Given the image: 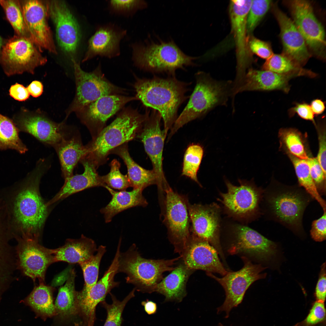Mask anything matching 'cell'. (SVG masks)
<instances>
[{
  "mask_svg": "<svg viewBox=\"0 0 326 326\" xmlns=\"http://www.w3.org/2000/svg\"><path fill=\"white\" fill-rule=\"evenodd\" d=\"M130 47L135 66L152 73L174 76L177 70L196 65V58L185 54L172 40L157 42L147 40L133 43Z\"/></svg>",
  "mask_w": 326,
  "mask_h": 326,
  "instance_id": "obj_5",
  "label": "cell"
},
{
  "mask_svg": "<svg viewBox=\"0 0 326 326\" xmlns=\"http://www.w3.org/2000/svg\"><path fill=\"white\" fill-rule=\"evenodd\" d=\"M19 130L13 121L0 114V150L12 149L22 154L28 149L19 137Z\"/></svg>",
  "mask_w": 326,
  "mask_h": 326,
  "instance_id": "obj_37",
  "label": "cell"
},
{
  "mask_svg": "<svg viewBox=\"0 0 326 326\" xmlns=\"http://www.w3.org/2000/svg\"><path fill=\"white\" fill-rule=\"evenodd\" d=\"M136 290L134 288L122 301L118 300L114 295L110 292L112 303L109 304L105 300L100 303L107 312V318L104 326H121L124 308L128 302L135 296Z\"/></svg>",
  "mask_w": 326,
  "mask_h": 326,
  "instance_id": "obj_42",
  "label": "cell"
},
{
  "mask_svg": "<svg viewBox=\"0 0 326 326\" xmlns=\"http://www.w3.org/2000/svg\"><path fill=\"white\" fill-rule=\"evenodd\" d=\"M149 114L148 110L142 114L130 107L124 108L96 138L85 145L86 155L97 168L104 164L113 149L137 138Z\"/></svg>",
  "mask_w": 326,
  "mask_h": 326,
  "instance_id": "obj_4",
  "label": "cell"
},
{
  "mask_svg": "<svg viewBox=\"0 0 326 326\" xmlns=\"http://www.w3.org/2000/svg\"><path fill=\"white\" fill-rule=\"evenodd\" d=\"M252 0H232L229 14L232 31L237 50L236 75L241 77L246 74L250 64L247 56L246 20Z\"/></svg>",
  "mask_w": 326,
  "mask_h": 326,
  "instance_id": "obj_25",
  "label": "cell"
},
{
  "mask_svg": "<svg viewBox=\"0 0 326 326\" xmlns=\"http://www.w3.org/2000/svg\"><path fill=\"white\" fill-rule=\"evenodd\" d=\"M165 191L164 222L169 238L176 251L182 253L191 235L189 203L185 197L174 191L170 187Z\"/></svg>",
  "mask_w": 326,
  "mask_h": 326,
  "instance_id": "obj_14",
  "label": "cell"
},
{
  "mask_svg": "<svg viewBox=\"0 0 326 326\" xmlns=\"http://www.w3.org/2000/svg\"><path fill=\"white\" fill-rule=\"evenodd\" d=\"M24 111L13 121L20 132L28 133L44 145L53 148L77 129L67 125L66 119L57 123L39 110Z\"/></svg>",
  "mask_w": 326,
  "mask_h": 326,
  "instance_id": "obj_11",
  "label": "cell"
},
{
  "mask_svg": "<svg viewBox=\"0 0 326 326\" xmlns=\"http://www.w3.org/2000/svg\"><path fill=\"white\" fill-rule=\"evenodd\" d=\"M120 247H117L114 259L102 277L88 290L77 292L78 314L82 318L83 326H94L95 310L97 305L105 300L108 294L119 283L114 281L117 273L118 258Z\"/></svg>",
  "mask_w": 326,
  "mask_h": 326,
  "instance_id": "obj_15",
  "label": "cell"
},
{
  "mask_svg": "<svg viewBox=\"0 0 326 326\" xmlns=\"http://www.w3.org/2000/svg\"><path fill=\"white\" fill-rule=\"evenodd\" d=\"M274 10L280 27L283 53L302 67L311 56L305 41L292 20L278 8Z\"/></svg>",
  "mask_w": 326,
  "mask_h": 326,
  "instance_id": "obj_26",
  "label": "cell"
},
{
  "mask_svg": "<svg viewBox=\"0 0 326 326\" xmlns=\"http://www.w3.org/2000/svg\"><path fill=\"white\" fill-rule=\"evenodd\" d=\"M79 162L83 167V173L73 174L65 179L64 184L59 192L46 203L47 206L84 190L97 187L104 188L106 187L102 181L101 176L97 171L96 165L88 157L85 155Z\"/></svg>",
  "mask_w": 326,
  "mask_h": 326,
  "instance_id": "obj_27",
  "label": "cell"
},
{
  "mask_svg": "<svg viewBox=\"0 0 326 326\" xmlns=\"http://www.w3.org/2000/svg\"><path fill=\"white\" fill-rule=\"evenodd\" d=\"M75 273L70 270L65 284L60 288L55 302L57 314L63 317L78 314L77 292L75 288Z\"/></svg>",
  "mask_w": 326,
  "mask_h": 326,
  "instance_id": "obj_36",
  "label": "cell"
},
{
  "mask_svg": "<svg viewBox=\"0 0 326 326\" xmlns=\"http://www.w3.org/2000/svg\"><path fill=\"white\" fill-rule=\"evenodd\" d=\"M76 84L74 98L67 110L66 118L73 112L76 113L85 107L103 96L120 94L124 90L109 82L104 76L100 64L90 72L83 70L78 62L72 59Z\"/></svg>",
  "mask_w": 326,
  "mask_h": 326,
  "instance_id": "obj_8",
  "label": "cell"
},
{
  "mask_svg": "<svg viewBox=\"0 0 326 326\" xmlns=\"http://www.w3.org/2000/svg\"><path fill=\"white\" fill-rule=\"evenodd\" d=\"M161 117L159 113L153 110L145 121L137 138L143 143L145 150L152 163L156 175L157 185L163 190L168 185L163 169L162 154L164 141L167 136L161 127Z\"/></svg>",
  "mask_w": 326,
  "mask_h": 326,
  "instance_id": "obj_17",
  "label": "cell"
},
{
  "mask_svg": "<svg viewBox=\"0 0 326 326\" xmlns=\"http://www.w3.org/2000/svg\"><path fill=\"white\" fill-rule=\"evenodd\" d=\"M9 93L11 97L20 101L26 100L30 96L27 88L18 83L11 86L9 90Z\"/></svg>",
  "mask_w": 326,
  "mask_h": 326,
  "instance_id": "obj_53",
  "label": "cell"
},
{
  "mask_svg": "<svg viewBox=\"0 0 326 326\" xmlns=\"http://www.w3.org/2000/svg\"><path fill=\"white\" fill-rule=\"evenodd\" d=\"M25 23L30 38L42 51L44 49L57 54L48 23L49 17L46 1L20 0Z\"/></svg>",
  "mask_w": 326,
  "mask_h": 326,
  "instance_id": "obj_18",
  "label": "cell"
},
{
  "mask_svg": "<svg viewBox=\"0 0 326 326\" xmlns=\"http://www.w3.org/2000/svg\"><path fill=\"white\" fill-rule=\"evenodd\" d=\"M324 302L316 300L305 319L296 326H315L325 318L326 311Z\"/></svg>",
  "mask_w": 326,
  "mask_h": 326,
  "instance_id": "obj_48",
  "label": "cell"
},
{
  "mask_svg": "<svg viewBox=\"0 0 326 326\" xmlns=\"http://www.w3.org/2000/svg\"><path fill=\"white\" fill-rule=\"evenodd\" d=\"M142 305L144 306L145 312L149 315L154 314L157 309V305L155 302L150 301H142Z\"/></svg>",
  "mask_w": 326,
  "mask_h": 326,
  "instance_id": "obj_57",
  "label": "cell"
},
{
  "mask_svg": "<svg viewBox=\"0 0 326 326\" xmlns=\"http://www.w3.org/2000/svg\"><path fill=\"white\" fill-rule=\"evenodd\" d=\"M7 40V39L3 38L0 35V56L3 47L6 42Z\"/></svg>",
  "mask_w": 326,
  "mask_h": 326,
  "instance_id": "obj_58",
  "label": "cell"
},
{
  "mask_svg": "<svg viewBox=\"0 0 326 326\" xmlns=\"http://www.w3.org/2000/svg\"><path fill=\"white\" fill-rule=\"evenodd\" d=\"M126 34V30L113 23L97 25L88 41L82 62L98 56L110 59L118 56L121 41Z\"/></svg>",
  "mask_w": 326,
  "mask_h": 326,
  "instance_id": "obj_24",
  "label": "cell"
},
{
  "mask_svg": "<svg viewBox=\"0 0 326 326\" xmlns=\"http://www.w3.org/2000/svg\"><path fill=\"white\" fill-rule=\"evenodd\" d=\"M54 148L59 158L62 174L64 179L74 174V168L88 152L77 129Z\"/></svg>",
  "mask_w": 326,
  "mask_h": 326,
  "instance_id": "obj_29",
  "label": "cell"
},
{
  "mask_svg": "<svg viewBox=\"0 0 326 326\" xmlns=\"http://www.w3.org/2000/svg\"><path fill=\"white\" fill-rule=\"evenodd\" d=\"M239 186L225 181L227 191L221 193L220 200L231 214L245 217L257 213L264 190L248 182L239 180Z\"/></svg>",
  "mask_w": 326,
  "mask_h": 326,
  "instance_id": "obj_20",
  "label": "cell"
},
{
  "mask_svg": "<svg viewBox=\"0 0 326 326\" xmlns=\"http://www.w3.org/2000/svg\"><path fill=\"white\" fill-rule=\"evenodd\" d=\"M43 85L40 81H32L27 88L30 94L33 97H37L40 96L43 91Z\"/></svg>",
  "mask_w": 326,
  "mask_h": 326,
  "instance_id": "obj_55",
  "label": "cell"
},
{
  "mask_svg": "<svg viewBox=\"0 0 326 326\" xmlns=\"http://www.w3.org/2000/svg\"><path fill=\"white\" fill-rule=\"evenodd\" d=\"M46 3L49 17L55 27L59 45L66 53L74 54L78 46L81 36L77 20L63 1H47Z\"/></svg>",
  "mask_w": 326,
  "mask_h": 326,
  "instance_id": "obj_21",
  "label": "cell"
},
{
  "mask_svg": "<svg viewBox=\"0 0 326 326\" xmlns=\"http://www.w3.org/2000/svg\"><path fill=\"white\" fill-rule=\"evenodd\" d=\"M196 84L187 104L170 130L168 141L183 126L204 116L219 105H225L231 96L233 82L218 81L208 74L199 72L195 75Z\"/></svg>",
  "mask_w": 326,
  "mask_h": 326,
  "instance_id": "obj_6",
  "label": "cell"
},
{
  "mask_svg": "<svg viewBox=\"0 0 326 326\" xmlns=\"http://www.w3.org/2000/svg\"><path fill=\"white\" fill-rule=\"evenodd\" d=\"M193 271L184 263L179 264L157 284L154 291L164 295L167 299L181 300L186 295V283Z\"/></svg>",
  "mask_w": 326,
  "mask_h": 326,
  "instance_id": "obj_33",
  "label": "cell"
},
{
  "mask_svg": "<svg viewBox=\"0 0 326 326\" xmlns=\"http://www.w3.org/2000/svg\"><path fill=\"white\" fill-rule=\"evenodd\" d=\"M263 197L267 218L279 223L300 237L306 235L303 218L312 197L299 186H271Z\"/></svg>",
  "mask_w": 326,
  "mask_h": 326,
  "instance_id": "obj_3",
  "label": "cell"
},
{
  "mask_svg": "<svg viewBox=\"0 0 326 326\" xmlns=\"http://www.w3.org/2000/svg\"><path fill=\"white\" fill-rule=\"evenodd\" d=\"M262 69L291 78L300 76L314 78L317 75L312 71L302 68L284 53L273 54L266 60Z\"/></svg>",
  "mask_w": 326,
  "mask_h": 326,
  "instance_id": "obj_35",
  "label": "cell"
},
{
  "mask_svg": "<svg viewBox=\"0 0 326 326\" xmlns=\"http://www.w3.org/2000/svg\"><path fill=\"white\" fill-rule=\"evenodd\" d=\"M188 209L192 235L209 242L224 260L219 239V210L217 206L189 203Z\"/></svg>",
  "mask_w": 326,
  "mask_h": 326,
  "instance_id": "obj_22",
  "label": "cell"
},
{
  "mask_svg": "<svg viewBox=\"0 0 326 326\" xmlns=\"http://www.w3.org/2000/svg\"><path fill=\"white\" fill-rule=\"evenodd\" d=\"M269 0H252L246 20L247 32L251 33L269 10L271 4Z\"/></svg>",
  "mask_w": 326,
  "mask_h": 326,
  "instance_id": "obj_46",
  "label": "cell"
},
{
  "mask_svg": "<svg viewBox=\"0 0 326 326\" xmlns=\"http://www.w3.org/2000/svg\"><path fill=\"white\" fill-rule=\"evenodd\" d=\"M110 170L107 174L101 176L103 183L106 186L120 191L126 190L130 187L127 174L123 175L120 171V164L116 159H113L110 164Z\"/></svg>",
  "mask_w": 326,
  "mask_h": 326,
  "instance_id": "obj_44",
  "label": "cell"
},
{
  "mask_svg": "<svg viewBox=\"0 0 326 326\" xmlns=\"http://www.w3.org/2000/svg\"><path fill=\"white\" fill-rule=\"evenodd\" d=\"M0 5L14 30V35L30 38L25 23L20 0H0Z\"/></svg>",
  "mask_w": 326,
  "mask_h": 326,
  "instance_id": "obj_39",
  "label": "cell"
},
{
  "mask_svg": "<svg viewBox=\"0 0 326 326\" xmlns=\"http://www.w3.org/2000/svg\"><path fill=\"white\" fill-rule=\"evenodd\" d=\"M291 78L273 72L250 69L246 73L237 94L247 91L280 90L285 92L290 89Z\"/></svg>",
  "mask_w": 326,
  "mask_h": 326,
  "instance_id": "obj_28",
  "label": "cell"
},
{
  "mask_svg": "<svg viewBox=\"0 0 326 326\" xmlns=\"http://www.w3.org/2000/svg\"><path fill=\"white\" fill-rule=\"evenodd\" d=\"M106 251V247L101 245L97 248L95 255L79 264L82 271L85 281L82 290H88L97 282L100 262Z\"/></svg>",
  "mask_w": 326,
  "mask_h": 326,
  "instance_id": "obj_41",
  "label": "cell"
},
{
  "mask_svg": "<svg viewBox=\"0 0 326 326\" xmlns=\"http://www.w3.org/2000/svg\"><path fill=\"white\" fill-rule=\"evenodd\" d=\"M181 257L168 260L145 259L133 244L126 251L120 252L117 273H125L126 283L133 285L136 290L150 293L154 291L163 273L172 270L173 266Z\"/></svg>",
  "mask_w": 326,
  "mask_h": 326,
  "instance_id": "obj_7",
  "label": "cell"
},
{
  "mask_svg": "<svg viewBox=\"0 0 326 326\" xmlns=\"http://www.w3.org/2000/svg\"><path fill=\"white\" fill-rule=\"evenodd\" d=\"M319 150L317 158L326 174V133L323 130L319 135Z\"/></svg>",
  "mask_w": 326,
  "mask_h": 326,
  "instance_id": "obj_54",
  "label": "cell"
},
{
  "mask_svg": "<svg viewBox=\"0 0 326 326\" xmlns=\"http://www.w3.org/2000/svg\"><path fill=\"white\" fill-rule=\"evenodd\" d=\"M243 267L235 272H228L222 277L219 278L211 273L207 275L216 280L222 286L225 292V300L217 308V312H224L228 318L231 310L242 302L245 293L250 286L255 281L265 278L266 273L262 272L267 267L261 264H254L248 257L243 256Z\"/></svg>",
  "mask_w": 326,
  "mask_h": 326,
  "instance_id": "obj_10",
  "label": "cell"
},
{
  "mask_svg": "<svg viewBox=\"0 0 326 326\" xmlns=\"http://www.w3.org/2000/svg\"><path fill=\"white\" fill-rule=\"evenodd\" d=\"M292 21L303 37L308 50L317 57L325 58V33L316 18L313 7L306 0H294L288 2Z\"/></svg>",
  "mask_w": 326,
  "mask_h": 326,
  "instance_id": "obj_12",
  "label": "cell"
},
{
  "mask_svg": "<svg viewBox=\"0 0 326 326\" xmlns=\"http://www.w3.org/2000/svg\"><path fill=\"white\" fill-rule=\"evenodd\" d=\"M203 147L200 145L192 144L189 145L184 154L182 175L189 177L201 187L197 177L203 155Z\"/></svg>",
  "mask_w": 326,
  "mask_h": 326,
  "instance_id": "obj_40",
  "label": "cell"
},
{
  "mask_svg": "<svg viewBox=\"0 0 326 326\" xmlns=\"http://www.w3.org/2000/svg\"><path fill=\"white\" fill-rule=\"evenodd\" d=\"M51 165L49 157L39 159L24 179L0 191L14 237L39 240L49 213L48 207L40 194L39 185Z\"/></svg>",
  "mask_w": 326,
  "mask_h": 326,
  "instance_id": "obj_1",
  "label": "cell"
},
{
  "mask_svg": "<svg viewBox=\"0 0 326 326\" xmlns=\"http://www.w3.org/2000/svg\"><path fill=\"white\" fill-rule=\"evenodd\" d=\"M117 155L123 161L126 166L127 176L130 187L133 189L143 190L147 187L158 183L157 178L154 170L145 169L137 164L130 155L128 143H125L114 149L110 154Z\"/></svg>",
  "mask_w": 326,
  "mask_h": 326,
  "instance_id": "obj_32",
  "label": "cell"
},
{
  "mask_svg": "<svg viewBox=\"0 0 326 326\" xmlns=\"http://www.w3.org/2000/svg\"><path fill=\"white\" fill-rule=\"evenodd\" d=\"M310 174L318 192L321 196L326 195V174L317 158H308L306 159Z\"/></svg>",
  "mask_w": 326,
  "mask_h": 326,
  "instance_id": "obj_47",
  "label": "cell"
},
{
  "mask_svg": "<svg viewBox=\"0 0 326 326\" xmlns=\"http://www.w3.org/2000/svg\"><path fill=\"white\" fill-rule=\"evenodd\" d=\"M249 46L252 53L266 60L273 54L270 43L256 38L253 37L251 39Z\"/></svg>",
  "mask_w": 326,
  "mask_h": 326,
  "instance_id": "obj_49",
  "label": "cell"
},
{
  "mask_svg": "<svg viewBox=\"0 0 326 326\" xmlns=\"http://www.w3.org/2000/svg\"><path fill=\"white\" fill-rule=\"evenodd\" d=\"M218 255L209 242L190 235L181 257L184 264L190 270H200L206 273H216L223 276L228 271L221 262Z\"/></svg>",
  "mask_w": 326,
  "mask_h": 326,
  "instance_id": "obj_23",
  "label": "cell"
},
{
  "mask_svg": "<svg viewBox=\"0 0 326 326\" xmlns=\"http://www.w3.org/2000/svg\"><path fill=\"white\" fill-rule=\"evenodd\" d=\"M289 157L295 169L299 185L318 202L323 211H326V201L317 191L306 160L299 158L291 154Z\"/></svg>",
  "mask_w": 326,
  "mask_h": 326,
  "instance_id": "obj_38",
  "label": "cell"
},
{
  "mask_svg": "<svg viewBox=\"0 0 326 326\" xmlns=\"http://www.w3.org/2000/svg\"><path fill=\"white\" fill-rule=\"evenodd\" d=\"M15 249L18 268L23 274L34 281L44 283L46 271L48 267L55 262L54 249L46 248L39 243V240L16 236Z\"/></svg>",
  "mask_w": 326,
  "mask_h": 326,
  "instance_id": "obj_13",
  "label": "cell"
},
{
  "mask_svg": "<svg viewBox=\"0 0 326 326\" xmlns=\"http://www.w3.org/2000/svg\"><path fill=\"white\" fill-rule=\"evenodd\" d=\"M325 263L321 265L319 278L315 289V296L317 300L324 302L326 298V280Z\"/></svg>",
  "mask_w": 326,
  "mask_h": 326,
  "instance_id": "obj_52",
  "label": "cell"
},
{
  "mask_svg": "<svg viewBox=\"0 0 326 326\" xmlns=\"http://www.w3.org/2000/svg\"><path fill=\"white\" fill-rule=\"evenodd\" d=\"M137 100L136 97L120 94L101 97L76 113L81 122L86 126L91 136L96 138L106 126L107 120L127 103Z\"/></svg>",
  "mask_w": 326,
  "mask_h": 326,
  "instance_id": "obj_16",
  "label": "cell"
},
{
  "mask_svg": "<svg viewBox=\"0 0 326 326\" xmlns=\"http://www.w3.org/2000/svg\"><path fill=\"white\" fill-rule=\"evenodd\" d=\"M218 326H224V325H223V324H221V323H219V324H218Z\"/></svg>",
  "mask_w": 326,
  "mask_h": 326,
  "instance_id": "obj_60",
  "label": "cell"
},
{
  "mask_svg": "<svg viewBox=\"0 0 326 326\" xmlns=\"http://www.w3.org/2000/svg\"><path fill=\"white\" fill-rule=\"evenodd\" d=\"M278 246L255 230L238 225L234 231V238L228 249L231 255L242 254L261 261H267L275 256Z\"/></svg>",
  "mask_w": 326,
  "mask_h": 326,
  "instance_id": "obj_19",
  "label": "cell"
},
{
  "mask_svg": "<svg viewBox=\"0 0 326 326\" xmlns=\"http://www.w3.org/2000/svg\"><path fill=\"white\" fill-rule=\"evenodd\" d=\"M190 84L178 80L175 75L165 78L155 76L137 78L134 85L137 99L161 115L166 136L178 117L179 107L189 97L186 94Z\"/></svg>",
  "mask_w": 326,
  "mask_h": 326,
  "instance_id": "obj_2",
  "label": "cell"
},
{
  "mask_svg": "<svg viewBox=\"0 0 326 326\" xmlns=\"http://www.w3.org/2000/svg\"><path fill=\"white\" fill-rule=\"evenodd\" d=\"M280 133L282 140L290 154L302 159L308 158L301 138L297 131L285 129L281 130Z\"/></svg>",
  "mask_w": 326,
  "mask_h": 326,
  "instance_id": "obj_45",
  "label": "cell"
},
{
  "mask_svg": "<svg viewBox=\"0 0 326 326\" xmlns=\"http://www.w3.org/2000/svg\"><path fill=\"white\" fill-rule=\"evenodd\" d=\"M314 115H319L324 110L325 106L324 102L321 99H315L313 100L310 105Z\"/></svg>",
  "mask_w": 326,
  "mask_h": 326,
  "instance_id": "obj_56",
  "label": "cell"
},
{
  "mask_svg": "<svg viewBox=\"0 0 326 326\" xmlns=\"http://www.w3.org/2000/svg\"><path fill=\"white\" fill-rule=\"evenodd\" d=\"M42 52L30 38L14 35L7 39L0 56V64L8 76L25 72L34 74L36 68L47 62Z\"/></svg>",
  "mask_w": 326,
  "mask_h": 326,
  "instance_id": "obj_9",
  "label": "cell"
},
{
  "mask_svg": "<svg viewBox=\"0 0 326 326\" xmlns=\"http://www.w3.org/2000/svg\"><path fill=\"white\" fill-rule=\"evenodd\" d=\"M105 188L112 196L108 203L100 210L104 215L106 223L111 222L115 215L125 210L137 206L145 207L148 205L146 200L143 195L142 189H136L129 191H118L107 186Z\"/></svg>",
  "mask_w": 326,
  "mask_h": 326,
  "instance_id": "obj_31",
  "label": "cell"
},
{
  "mask_svg": "<svg viewBox=\"0 0 326 326\" xmlns=\"http://www.w3.org/2000/svg\"><path fill=\"white\" fill-rule=\"evenodd\" d=\"M97 250L95 241L82 235L78 239H67L63 245L54 249L55 261L79 264L89 259Z\"/></svg>",
  "mask_w": 326,
  "mask_h": 326,
  "instance_id": "obj_30",
  "label": "cell"
},
{
  "mask_svg": "<svg viewBox=\"0 0 326 326\" xmlns=\"http://www.w3.org/2000/svg\"><path fill=\"white\" fill-rule=\"evenodd\" d=\"M74 326H83L82 322H81L80 323H75L74 324Z\"/></svg>",
  "mask_w": 326,
  "mask_h": 326,
  "instance_id": "obj_59",
  "label": "cell"
},
{
  "mask_svg": "<svg viewBox=\"0 0 326 326\" xmlns=\"http://www.w3.org/2000/svg\"><path fill=\"white\" fill-rule=\"evenodd\" d=\"M288 112L290 117L293 116L295 114L297 113L301 118L315 123L314 114L310 105L307 103H297L294 107L289 109Z\"/></svg>",
  "mask_w": 326,
  "mask_h": 326,
  "instance_id": "obj_51",
  "label": "cell"
},
{
  "mask_svg": "<svg viewBox=\"0 0 326 326\" xmlns=\"http://www.w3.org/2000/svg\"><path fill=\"white\" fill-rule=\"evenodd\" d=\"M110 13L126 18L132 17L138 11L147 7V3L142 0H112L107 2Z\"/></svg>",
  "mask_w": 326,
  "mask_h": 326,
  "instance_id": "obj_43",
  "label": "cell"
},
{
  "mask_svg": "<svg viewBox=\"0 0 326 326\" xmlns=\"http://www.w3.org/2000/svg\"><path fill=\"white\" fill-rule=\"evenodd\" d=\"M54 290L44 283H39L22 302L30 306L37 315L44 319L51 317L57 314L53 301Z\"/></svg>",
  "mask_w": 326,
  "mask_h": 326,
  "instance_id": "obj_34",
  "label": "cell"
},
{
  "mask_svg": "<svg viewBox=\"0 0 326 326\" xmlns=\"http://www.w3.org/2000/svg\"><path fill=\"white\" fill-rule=\"evenodd\" d=\"M312 238L317 242H322L326 238V211H323L321 216L313 220L310 230Z\"/></svg>",
  "mask_w": 326,
  "mask_h": 326,
  "instance_id": "obj_50",
  "label": "cell"
}]
</instances>
